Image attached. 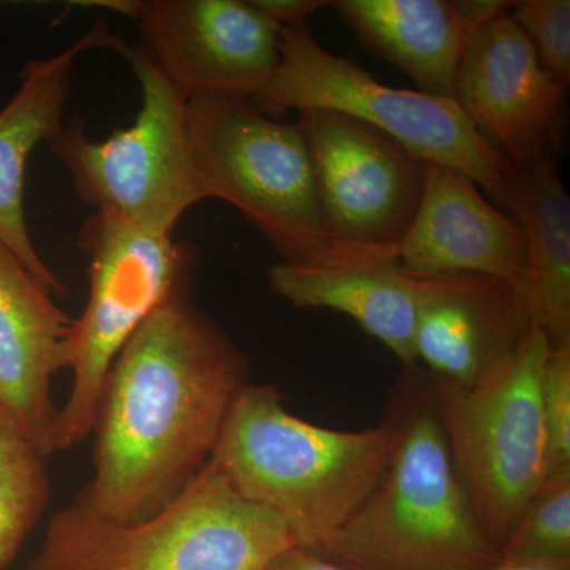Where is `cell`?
Segmentation results:
<instances>
[{"label": "cell", "instance_id": "52a82bcc", "mask_svg": "<svg viewBox=\"0 0 570 570\" xmlns=\"http://www.w3.org/2000/svg\"><path fill=\"white\" fill-rule=\"evenodd\" d=\"M115 52L140 86L141 107L132 126L96 141L73 115L47 145L69 171L82 204L121 214L153 234L171 235L187 209L209 198L190 153L189 99L140 43L122 40Z\"/></svg>", "mask_w": 570, "mask_h": 570}, {"label": "cell", "instance_id": "d4e9b609", "mask_svg": "<svg viewBox=\"0 0 570 570\" xmlns=\"http://www.w3.org/2000/svg\"><path fill=\"white\" fill-rule=\"evenodd\" d=\"M265 570H352L326 560L316 551L294 547L277 557Z\"/></svg>", "mask_w": 570, "mask_h": 570}, {"label": "cell", "instance_id": "30bf717a", "mask_svg": "<svg viewBox=\"0 0 570 570\" xmlns=\"http://www.w3.org/2000/svg\"><path fill=\"white\" fill-rule=\"evenodd\" d=\"M318 204L337 242L396 262L425 189L426 163L367 124L333 110L298 111Z\"/></svg>", "mask_w": 570, "mask_h": 570}, {"label": "cell", "instance_id": "5bb4252c", "mask_svg": "<svg viewBox=\"0 0 570 570\" xmlns=\"http://www.w3.org/2000/svg\"><path fill=\"white\" fill-rule=\"evenodd\" d=\"M396 264L414 279L483 275L520 288L527 239L517 220L491 204L468 176L426 163L425 189L396 247Z\"/></svg>", "mask_w": 570, "mask_h": 570}, {"label": "cell", "instance_id": "8992f818", "mask_svg": "<svg viewBox=\"0 0 570 570\" xmlns=\"http://www.w3.org/2000/svg\"><path fill=\"white\" fill-rule=\"evenodd\" d=\"M250 102L262 112L333 110L401 142L425 163L452 168L508 209L513 164L491 148L453 97L396 89L325 50L307 26L281 29V63Z\"/></svg>", "mask_w": 570, "mask_h": 570}, {"label": "cell", "instance_id": "44dd1931", "mask_svg": "<svg viewBox=\"0 0 570 570\" xmlns=\"http://www.w3.org/2000/svg\"><path fill=\"white\" fill-rule=\"evenodd\" d=\"M498 551L508 562H570V469L543 479Z\"/></svg>", "mask_w": 570, "mask_h": 570}, {"label": "cell", "instance_id": "4316f807", "mask_svg": "<svg viewBox=\"0 0 570 570\" xmlns=\"http://www.w3.org/2000/svg\"><path fill=\"white\" fill-rule=\"evenodd\" d=\"M80 7H99V9L115 11V13L122 14V17L137 20L138 14V0H99V2H78Z\"/></svg>", "mask_w": 570, "mask_h": 570}, {"label": "cell", "instance_id": "d6986e66", "mask_svg": "<svg viewBox=\"0 0 570 570\" xmlns=\"http://www.w3.org/2000/svg\"><path fill=\"white\" fill-rule=\"evenodd\" d=\"M505 212L527 239L520 292L532 324L551 347L570 346V198L554 164L513 165Z\"/></svg>", "mask_w": 570, "mask_h": 570}, {"label": "cell", "instance_id": "277c9868", "mask_svg": "<svg viewBox=\"0 0 570 570\" xmlns=\"http://www.w3.org/2000/svg\"><path fill=\"white\" fill-rule=\"evenodd\" d=\"M298 547L287 527L235 490L212 460L178 498L116 523L78 501L52 515L28 570H265Z\"/></svg>", "mask_w": 570, "mask_h": 570}, {"label": "cell", "instance_id": "9a60e30c", "mask_svg": "<svg viewBox=\"0 0 570 570\" xmlns=\"http://www.w3.org/2000/svg\"><path fill=\"white\" fill-rule=\"evenodd\" d=\"M70 317L0 243V414L45 455L55 453L52 377L67 370Z\"/></svg>", "mask_w": 570, "mask_h": 570}, {"label": "cell", "instance_id": "603a6c76", "mask_svg": "<svg viewBox=\"0 0 570 570\" xmlns=\"http://www.w3.org/2000/svg\"><path fill=\"white\" fill-rule=\"evenodd\" d=\"M540 393L549 475L570 469V346L550 348Z\"/></svg>", "mask_w": 570, "mask_h": 570}, {"label": "cell", "instance_id": "5b68a950", "mask_svg": "<svg viewBox=\"0 0 570 570\" xmlns=\"http://www.w3.org/2000/svg\"><path fill=\"white\" fill-rule=\"evenodd\" d=\"M187 134L209 198L235 206L288 265L393 262L337 242L318 204L302 127L269 118L250 100L194 96Z\"/></svg>", "mask_w": 570, "mask_h": 570}, {"label": "cell", "instance_id": "6da1fadb", "mask_svg": "<svg viewBox=\"0 0 570 570\" xmlns=\"http://www.w3.org/2000/svg\"><path fill=\"white\" fill-rule=\"evenodd\" d=\"M249 384L242 348L194 302L168 296L116 356L94 415V475L75 501L116 523L170 504L212 460Z\"/></svg>", "mask_w": 570, "mask_h": 570}, {"label": "cell", "instance_id": "cb8c5ba5", "mask_svg": "<svg viewBox=\"0 0 570 570\" xmlns=\"http://www.w3.org/2000/svg\"><path fill=\"white\" fill-rule=\"evenodd\" d=\"M250 3L279 28L305 26L311 14L330 7L325 0H250Z\"/></svg>", "mask_w": 570, "mask_h": 570}, {"label": "cell", "instance_id": "e0dca14e", "mask_svg": "<svg viewBox=\"0 0 570 570\" xmlns=\"http://www.w3.org/2000/svg\"><path fill=\"white\" fill-rule=\"evenodd\" d=\"M360 43L406 73L419 91L453 97L460 63L480 29L512 10L508 0H336Z\"/></svg>", "mask_w": 570, "mask_h": 570}, {"label": "cell", "instance_id": "9c48e42d", "mask_svg": "<svg viewBox=\"0 0 570 570\" xmlns=\"http://www.w3.org/2000/svg\"><path fill=\"white\" fill-rule=\"evenodd\" d=\"M550 348L532 325L519 351L474 387L428 376L453 468L497 549L547 478L540 389Z\"/></svg>", "mask_w": 570, "mask_h": 570}, {"label": "cell", "instance_id": "8fae6325", "mask_svg": "<svg viewBox=\"0 0 570 570\" xmlns=\"http://www.w3.org/2000/svg\"><path fill=\"white\" fill-rule=\"evenodd\" d=\"M141 47L187 97L250 100L281 63V29L250 0H138Z\"/></svg>", "mask_w": 570, "mask_h": 570}, {"label": "cell", "instance_id": "7402d4cb", "mask_svg": "<svg viewBox=\"0 0 570 570\" xmlns=\"http://www.w3.org/2000/svg\"><path fill=\"white\" fill-rule=\"evenodd\" d=\"M524 33L542 69L558 85L570 82L569 0H520L509 13Z\"/></svg>", "mask_w": 570, "mask_h": 570}, {"label": "cell", "instance_id": "3957f363", "mask_svg": "<svg viewBox=\"0 0 570 570\" xmlns=\"http://www.w3.org/2000/svg\"><path fill=\"white\" fill-rule=\"evenodd\" d=\"M390 406L401 436L376 490L316 553L352 570H456L499 561L453 468L428 374L406 370Z\"/></svg>", "mask_w": 570, "mask_h": 570}, {"label": "cell", "instance_id": "ba28073f", "mask_svg": "<svg viewBox=\"0 0 570 570\" xmlns=\"http://www.w3.org/2000/svg\"><path fill=\"white\" fill-rule=\"evenodd\" d=\"M78 247L89 258V295L67 337L73 382L59 407L56 452L91 436L97 401L116 356L160 303L193 285L200 262L193 243L153 234L111 212H94L85 220Z\"/></svg>", "mask_w": 570, "mask_h": 570}, {"label": "cell", "instance_id": "ffe728a7", "mask_svg": "<svg viewBox=\"0 0 570 570\" xmlns=\"http://www.w3.org/2000/svg\"><path fill=\"white\" fill-rule=\"evenodd\" d=\"M48 456L0 414V570L20 553L50 499Z\"/></svg>", "mask_w": 570, "mask_h": 570}, {"label": "cell", "instance_id": "7c38bea8", "mask_svg": "<svg viewBox=\"0 0 570 570\" xmlns=\"http://www.w3.org/2000/svg\"><path fill=\"white\" fill-rule=\"evenodd\" d=\"M455 99L491 148L520 168L554 164L564 130L566 89L542 69L509 13L475 33Z\"/></svg>", "mask_w": 570, "mask_h": 570}, {"label": "cell", "instance_id": "4fadbf2b", "mask_svg": "<svg viewBox=\"0 0 570 570\" xmlns=\"http://www.w3.org/2000/svg\"><path fill=\"white\" fill-rule=\"evenodd\" d=\"M414 347L428 376L469 389L519 351L532 328L515 285L483 275L417 279Z\"/></svg>", "mask_w": 570, "mask_h": 570}, {"label": "cell", "instance_id": "ac0fdd59", "mask_svg": "<svg viewBox=\"0 0 570 570\" xmlns=\"http://www.w3.org/2000/svg\"><path fill=\"white\" fill-rule=\"evenodd\" d=\"M273 294L298 309H332L376 337L406 370L419 367L414 335L417 279L396 262L332 266L273 265L266 273Z\"/></svg>", "mask_w": 570, "mask_h": 570}, {"label": "cell", "instance_id": "7a4b0ae2", "mask_svg": "<svg viewBox=\"0 0 570 570\" xmlns=\"http://www.w3.org/2000/svg\"><path fill=\"white\" fill-rule=\"evenodd\" d=\"M401 425L332 430L296 417L273 385L247 384L212 461L242 497L275 513L298 547L316 550L365 504L387 471Z\"/></svg>", "mask_w": 570, "mask_h": 570}, {"label": "cell", "instance_id": "484cf974", "mask_svg": "<svg viewBox=\"0 0 570 570\" xmlns=\"http://www.w3.org/2000/svg\"><path fill=\"white\" fill-rule=\"evenodd\" d=\"M456 570H570V562H560V564H546V562H508L499 560L493 562V564Z\"/></svg>", "mask_w": 570, "mask_h": 570}, {"label": "cell", "instance_id": "2e32d148", "mask_svg": "<svg viewBox=\"0 0 570 570\" xmlns=\"http://www.w3.org/2000/svg\"><path fill=\"white\" fill-rule=\"evenodd\" d=\"M121 41L105 22H96L91 31L66 50L26 63L20 88L0 110V243L52 295L66 294V287L37 253L29 232L24 206L29 157L63 126L77 59L82 52L99 48L116 51Z\"/></svg>", "mask_w": 570, "mask_h": 570}]
</instances>
